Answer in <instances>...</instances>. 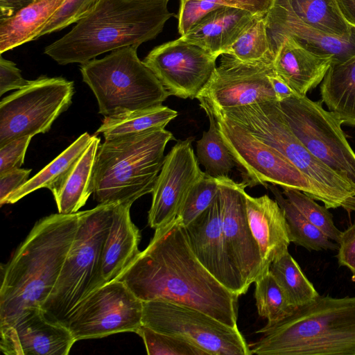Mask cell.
<instances>
[{
  "label": "cell",
  "mask_w": 355,
  "mask_h": 355,
  "mask_svg": "<svg viewBox=\"0 0 355 355\" xmlns=\"http://www.w3.org/2000/svg\"><path fill=\"white\" fill-rule=\"evenodd\" d=\"M178 116V112L165 105L105 116L96 134L105 140L164 129Z\"/></svg>",
  "instance_id": "obj_30"
},
{
  "label": "cell",
  "mask_w": 355,
  "mask_h": 355,
  "mask_svg": "<svg viewBox=\"0 0 355 355\" xmlns=\"http://www.w3.org/2000/svg\"><path fill=\"white\" fill-rule=\"evenodd\" d=\"M137 48H121L80 66L105 117L157 107L170 96L139 58Z\"/></svg>",
  "instance_id": "obj_8"
},
{
  "label": "cell",
  "mask_w": 355,
  "mask_h": 355,
  "mask_svg": "<svg viewBox=\"0 0 355 355\" xmlns=\"http://www.w3.org/2000/svg\"><path fill=\"white\" fill-rule=\"evenodd\" d=\"M221 0H180L178 32L184 35L209 12L223 6Z\"/></svg>",
  "instance_id": "obj_40"
},
{
  "label": "cell",
  "mask_w": 355,
  "mask_h": 355,
  "mask_svg": "<svg viewBox=\"0 0 355 355\" xmlns=\"http://www.w3.org/2000/svg\"><path fill=\"white\" fill-rule=\"evenodd\" d=\"M73 82L42 76L0 102V147L26 136L50 130L72 103Z\"/></svg>",
  "instance_id": "obj_10"
},
{
  "label": "cell",
  "mask_w": 355,
  "mask_h": 355,
  "mask_svg": "<svg viewBox=\"0 0 355 355\" xmlns=\"http://www.w3.org/2000/svg\"><path fill=\"white\" fill-rule=\"evenodd\" d=\"M137 334L143 339L149 355H207L184 339L157 332L143 324Z\"/></svg>",
  "instance_id": "obj_38"
},
{
  "label": "cell",
  "mask_w": 355,
  "mask_h": 355,
  "mask_svg": "<svg viewBox=\"0 0 355 355\" xmlns=\"http://www.w3.org/2000/svg\"><path fill=\"white\" fill-rule=\"evenodd\" d=\"M171 140L175 137L164 128L100 144L94 166V199L101 205L131 206L152 193Z\"/></svg>",
  "instance_id": "obj_5"
},
{
  "label": "cell",
  "mask_w": 355,
  "mask_h": 355,
  "mask_svg": "<svg viewBox=\"0 0 355 355\" xmlns=\"http://www.w3.org/2000/svg\"><path fill=\"white\" fill-rule=\"evenodd\" d=\"M269 80L271 83L272 89L275 94L277 101L297 95L281 78H279L275 71L269 76Z\"/></svg>",
  "instance_id": "obj_46"
},
{
  "label": "cell",
  "mask_w": 355,
  "mask_h": 355,
  "mask_svg": "<svg viewBox=\"0 0 355 355\" xmlns=\"http://www.w3.org/2000/svg\"><path fill=\"white\" fill-rule=\"evenodd\" d=\"M36 0H0V18L8 17Z\"/></svg>",
  "instance_id": "obj_47"
},
{
  "label": "cell",
  "mask_w": 355,
  "mask_h": 355,
  "mask_svg": "<svg viewBox=\"0 0 355 355\" xmlns=\"http://www.w3.org/2000/svg\"><path fill=\"white\" fill-rule=\"evenodd\" d=\"M101 139L96 135L92 136V141L65 183L53 196L58 213L73 214L83 207L90 195L93 193L92 178L96 153Z\"/></svg>",
  "instance_id": "obj_29"
},
{
  "label": "cell",
  "mask_w": 355,
  "mask_h": 355,
  "mask_svg": "<svg viewBox=\"0 0 355 355\" xmlns=\"http://www.w3.org/2000/svg\"><path fill=\"white\" fill-rule=\"evenodd\" d=\"M254 284L257 312L259 316L267 320L266 325L276 323L291 312L293 307L269 270L260 275Z\"/></svg>",
  "instance_id": "obj_34"
},
{
  "label": "cell",
  "mask_w": 355,
  "mask_h": 355,
  "mask_svg": "<svg viewBox=\"0 0 355 355\" xmlns=\"http://www.w3.org/2000/svg\"><path fill=\"white\" fill-rule=\"evenodd\" d=\"M270 47L276 74L300 96L320 85L334 61L333 56L315 53L288 35L277 39Z\"/></svg>",
  "instance_id": "obj_20"
},
{
  "label": "cell",
  "mask_w": 355,
  "mask_h": 355,
  "mask_svg": "<svg viewBox=\"0 0 355 355\" xmlns=\"http://www.w3.org/2000/svg\"><path fill=\"white\" fill-rule=\"evenodd\" d=\"M31 138L20 137L0 147V175L21 166Z\"/></svg>",
  "instance_id": "obj_41"
},
{
  "label": "cell",
  "mask_w": 355,
  "mask_h": 355,
  "mask_svg": "<svg viewBox=\"0 0 355 355\" xmlns=\"http://www.w3.org/2000/svg\"><path fill=\"white\" fill-rule=\"evenodd\" d=\"M221 200V220L225 250L245 289L264 273L259 245L251 231L243 182L230 176L216 178Z\"/></svg>",
  "instance_id": "obj_15"
},
{
  "label": "cell",
  "mask_w": 355,
  "mask_h": 355,
  "mask_svg": "<svg viewBox=\"0 0 355 355\" xmlns=\"http://www.w3.org/2000/svg\"><path fill=\"white\" fill-rule=\"evenodd\" d=\"M257 333L252 354L355 355V296L319 295Z\"/></svg>",
  "instance_id": "obj_4"
},
{
  "label": "cell",
  "mask_w": 355,
  "mask_h": 355,
  "mask_svg": "<svg viewBox=\"0 0 355 355\" xmlns=\"http://www.w3.org/2000/svg\"><path fill=\"white\" fill-rule=\"evenodd\" d=\"M200 107L209 118V128L196 141L198 162L204 166L205 173L214 178L229 176L236 163L219 133L211 110L203 103Z\"/></svg>",
  "instance_id": "obj_32"
},
{
  "label": "cell",
  "mask_w": 355,
  "mask_h": 355,
  "mask_svg": "<svg viewBox=\"0 0 355 355\" xmlns=\"http://www.w3.org/2000/svg\"><path fill=\"white\" fill-rule=\"evenodd\" d=\"M217 58L180 37L155 47L143 61L170 96L193 99L210 78Z\"/></svg>",
  "instance_id": "obj_16"
},
{
  "label": "cell",
  "mask_w": 355,
  "mask_h": 355,
  "mask_svg": "<svg viewBox=\"0 0 355 355\" xmlns=\"http://www.w3.org/2000/svg\"><path fill=\"white\" fill-rule=\"evenodd\" d=\"M184 230L189 246L201 264L229 291L239 296L245 294L247 291L225 250L219 191L211 205Z\"/></svg>",
  "instance_id": "obj_19"
},
{
  "label": "cell",
  "mask_w": 355,
  "mask_h": 355,
  "mask_svg": "<svg viewBox=\"0 0 355 355\" xmlns=\"http://www.w3.org/2000/svg\"><path fill=\"white\" fill-rule=\"evenodd\" d=\"M130 207H114L102 251L101 274L105 284L118 280L140 253V233L130 218Z\"/></svg>",
  "instance_id": "obj_24"
},
{
  "label": "cell",
  "mask_w": 355,
  "mask_h": 355,
  "mask_svg": "<svg viewBox=\"0 0 355 355\" xmlns=\"http://www.w3.org/2000/svg\"><path fill=\"white\" fill-rule=\"evenodd\" d=\"M118 280L142 301L163 300L187 306L237 327L239 296L198 261L178 216L155 230L146 248Z\"/></svg>",
  "instance_id": "obj_1"
},
{
  "label": "cell",
  "mask_w": 355,
  "mask_h": 355,
  "mask_svg": "<svg viewBox=\"0 0 355 355\" xmlns=\"http://www.w3.org/2000/svg\"><path fill=\"white\" fill-rule=\"evenodd\" d=\"M64 0H36L8 17L0 18V53L35 40Z\"/></svg>",
  "instance_id": "obj_25"
},
{
  "label": "cell",
  "mask_w": 355,
  "mask_h": 355,
  "mask_svg": "<svg viewBox=\"0 0 355 355\" xmlns=\"http://www.w3.org/2000/svg\"><path fill=\"white\" fill-rule=\"evenodd\" d=\"M24 79L15 62L0 57V96L13 89H19L29 83Z\"/></svg>",
  "instance_id": "obj_43"
},
{
  "label": "cell",
  "mask_w": 355,
  "mask_h": 355,
  "mask_svg": "<svg viewBox=\"0 0 355 355\" xmlns=\"http://www.w3.org/2000/svg\"><path fill=\"white\" fill-rule=\"evenodd\" d=\"M230 54L243 62L262 59L270 51L265 15L257 16L228 49Z\"/></svg>",
  "instance_id": "obj_35"
},
{
  "label": "cell",
  "mask_w": 355,
  "mask_h": 355,
  "mask_svg": "<svg viewBox=\"0 0 355 355\" xmlns=\"http://www.w3.org/2000/svg\"><path fill=\"white\" fill-rule=\"evenodd\" d=\"M338 244V263L352 272V280L355 282V223L342 232Z\"/></svg>",
  "instance_id": "obj_42"
},
{
  "label": "cell",
  "mask_w": 355,
  "mask_h": 355,
  "mask_svg": "<svg viewBox=\"0 0 355 355\" xmlns=\"http://www.w3.org/2000/svg\"><path fill=\"white\" fill-rule=\"evenodd\" d=\"M101 0H64L37 33L35 39L77 23L89 14Z\"/></svg>",
  "instance_id": "obj_39"
},
{
  "label": "cell",
  "mask_w": 355,
  "mask_h": 355,
  "mask_svg": "<svg viewBox=\"0 0 355 355\" xmlns=\"http://www.w3.org/2000/svg\"><path fill=\"white\" fill-rule=\"evenodd\" d=\"M78 223L79 211L43 217L1 266L0 327L10 324L27 307L42 306L59 277Z\"/></svg>",
  "instance_id": "obj_2"
},
{
  "label": "cell",
  "mask_w": 355,
  "mask_h": 355,
  "mask_svg": "<svg viewBox=\"0 0 355 355\" xmlns=\"http://www.w3.org/2000/svg\"><path fill=\"white\" fill-rule=\"evenodd\" d=\"M349 214L351 212H355V196L347 199L341 206Z\"/></svg>",
  "instance_id": "obj_49"
},
{
  "label": "cell",
  "mask_w": 355,
  "mask_h": 355,
  "mask_svg": "<svg viewBox=\"0 0 355 355\" xmlns=\"http://www.w3.org/2000/svg\"><path fill=\"white\" fill-rule=\"evenodd\" d=\"M257 16L242 9L223 6L209 12L180 37L218 57L227 53Z\"/></svg>",
  "instance_id": "obj_23"
},
{
  "label": "cell",
  "mask_w": 355,
  "mask_h": 355,
  "mask_svg": "<svg viewBox=\"0 0 355 355\" xmlns=\"http://www.w3.org/2000/svg\"><path fill=\"white\" fill-rule=\"evenodd\" d=\"M218 110L279 151L306 175L322 195L327 209L341 207L355 196V184L315 157L295 136L279 101H268L227 110Z\"/></svg>",
  "instance_id": "obj_7"
},
{
  "label": "cell",
  "mask_w": 355,
  "mask_h": 355,
  "mask_svg": "<svg viewBox=\"0 0 355 355\" xmlns=\"http://www.w3.org/2000/svg\"><path fill=\"white\" fill-rule=\"evenodd\" d=\"M210 108L219 133L247 187L268 184L298 189L315 200L323 198L309 178L279 151L263 143L218 109Z\"/></svg>",
  "instance_id": "obj_9"
},
{
  "label": "cell",
  "mask_w": 355,
  "mask_h": 355,
  "mask_svg": "<svg viewBox=\"0 0 355 355\" xmlns=\"http://www.w3.org/2000/svg\"><path fill=\"white\" fill-rule=\"evenodd\" d=\"M143 301L120 280L107 283L85 298L64 325L76 340L122 332L137 333L142 325Z\"/></svg>",
  "instance_id": "obj_13"
},
{
  "label": "cell",
  "mask_w": 355,
  "mask_h": 355,
  "mask_svg": "<svg viewBox=\"0 0 355 355\" xmlns=\"http://www.w3.org/2000/svg\"><path fill=\"white\" fill-rule=\"evenodd\" d=\"M321 101L343 123L355 127V55L332 64L320 87Z\"/></svg>",
  "instance_id": "obj_26"
},
{
  "label": "cell",
  "mask_w": 355,
  "mask_h": 355,
  "mask_svg": "<svg viewBox=\"0 0 355 355\" xmlns=\"http://www.w3.org/2000/svg\"><path fill=\"white\" fill-rule=\"evenodd\" d=\"M249 225L263 261L264 272L271 263L288 251L291 243L284 212L268 195L252 197L245 193Z\"/></svg>",
  "instance_id": "obj_22"
},
{
  "label": "cell",
  "mask_w": 355,
  "mask_h": 355,
  "mask_svg": "<svg viewBox=\"0 0 355 355\" xmlns=\"http://www.w3.org/2000/svg\"><path fill=\"white\" fill-rule=\"evenodd\" d=\"M219 191L216 179L204 173L187 193L178 214L184 227L188 225L213 202Z\"/></svg>",
  "instance_id": "obj_37"
},
{
  "label": "cell",
  "mask_w": 355,
  "mask_h": 355,
  "mask_svg": "<svg viewBox=\"0 0 355 355\" xmlns=\"http://www.w3.org/2000/svg\"><path fill=\"white\" fill-rule=\"evenodd\" d=\"M275 199L282 209L291 243L308 250H335L338 245L331 241L321 230L311 224L284 196L276 185H268Z\"/></svg>",
  "instance_id": "obj_31"
},
{
  "label": "cell",
  "mask_w": 355,
  "mask_h": 355,
  "mask_svg": "<svg viewBox=\"0 0 355 355\" xmlns=\"http://www.w3.org/2000/svg\"><path fill=\"white\" fill-rule=\"evenodd\" d=\"M114 207L98 204L79 211L78 229L60 274L41 307L50 321L64 325L73 310L105 284L101 274L102 251Z\"/></svg>",
  "instance_id": "obj_6"
},
{
  "label": "cell",
  "mask_w": 355,
  "mask_h": 355,
  "mask_svg": "<svg viewBox=\"0 0 355 355\" xmlns=\"http://www.w3.org/2000/svg\"><path fill=\"white\" fill-rule=\"evenodd\" d=\"M92 139V136L89 133L82 134L51 162L10 195L6 204L15 203L26 195L41 188H47L53 196L56 195L90 144Z\"/></svg>",
  "instance_id": "obj_27"
},
{
  "label": "cell",
  "mask_w": 355,
  "mask_h": 355,
  "mask_svg": "<svg viewBox=\"0 0 355 355\" xmlns=\"http://www.w3.org/2000/svg\"><path fill=\"white\" fill-rule=\"evenodd\" d=\"M279 103L290 128L305 147L331 169L355 184V152L342 130V121L306 95Z\"/></svg>",
  "instance_id": "obj_12"
},
{
  "label": "cell",
  "mask_w": 355,
  "mask_h": 355,
  "mask_svg": "<svg viewBox=\"0 0 355 355\" xmlns=\"http://www.w3.org/2000/svg\"><path fill=\"white\" fill-rule=\"evenodd\" d=\"M271 9L335 35L348 36L355 29L344 19L336 0H275Z\"/></svg>",
  "instance_id": "obj_28"
},
{
  "label": "cell",
  "mask_w": 355,
  "mask_h": 355,
  "mask_svg": "<svg viewBox=\"0 0 355 355\" xmlns=\"http://www.w3.org/2000/svg\"><path fill=\"white\" fill-rule=\"evenodd\" d=\"M224 6L248 11L254 15H266L275 0H221Z\"/></svg>",
  "instance_id": "obj_45"
},
{
  "label": "cell",
  "mask_w": 355,
  "mask_h": 355,
  "mask_svg": "<svg viewBox=\"0 0 355 355\" xmlns=\"http://www.w3.org/2000/svg\"><path fill=\"white\" fill-rule=\"evenodd\" d=\"M193 137L178 141L165 156L152 191L148 222L155 230L178 216L191 187L204 175L194 153Z\"/></svg>",
  "instance_id": "obj_17"
},
{
  "label": "cell",
  "mask_w": 355,
  "mask_h": 355,
  "mask_svg": "<svg viewBox=\"0 0 355 355\" xmlns=\"http://www.w3.org/2000/svg\"><path fill=\"white\" fill-rule=\"evenodd\" d=\"M0 349L6 355H67L76 342L65 325L50 321L40 306L24 309L0 327Z\"/></svg>",
  "instance_id": "obj_18"
},
{
  "label": "cell",
  "mask_w": 355,
  "mask_h": 355,
  "mask_svg": "<svg viewBox=\"0 0 355 355\" xmlns=\"http://www.w3.org/2000/svg\"><path fill=\"white\" fill-rule=\"evenodd\" d=\"M210 78L196 98L221 110L268 101H277L269 80L275 72L274 55L243 62L233 55H220Z\"/></svg>",
  "instance_id": "obj_14"
},
{
  "label": "cell",
  "mask_w": 355,
  "mask_h": 355,
  "mask_svg": "<svg viewBox=\"0 0 355 355\" xmlns=\"http://www.w3.org/2000/svg\"><path fill=\"white\" fill-rule=\"evenodd\" d=\"M169 0H101L67 34L44 48L61 65L83 64L126 46L155 38L174 15Z\"/></svg>",
  "instance_id": "obj_3"
},
{
  "label": "cell",
  "mask_w": 355,
  "mask_h": 355,
  "mask_svg": "<svg viewBox=\"0 0 355 355\" xmlns=\"http://www.w3.org/2000/svg\"><path fill=\"white\" fill-rule=\"evenodd\" d=\"M142 324L184 339L209 355H251L238 329L187 306L163 300L143 301Z\"/></svg>",
  "instance_id": "obj_11"
},
{
  "label": "cell",
  "mask_w": 355,
  "mask_h": 355,
  "mask_svg": "<svg viewBox=\"0 0 355 355\" xmlns=\"http://www.w3.org/2000/svg\"><path fill=\"white\" fill-rule=\"evenodd\" d=\"M31 169L17 168L0 175V205L6 204V199L13 192L25 184Z\"/></svg>",
  "instance_id": "obj_44"
},
{
  "label": "cell",
  "mask_w": 355,
  "mask_h": 355,
  "mask_svg": "<svg viewBox=\"0 0 355 355\" xmlns=\"http://www.w3.org/2000/svg\"><path fill=\"white\" fill-rule=\"evenodd\" d=\"M269 271L292 307L306 304L320 295L288 250L271 263Z\"/></svg>",
  "instance_id": "obj_33"
},
{
  "label": "cell",
  "mask_w": 355,
  "mask_h": 355,
  "mask_svg": "<svg viewBox=\"0 0 355 355\" xmlns=\"http://www.w3.org/2000/svg\"><path fill=\"white\" fill-rule=\"evenodd\" d=\"M282 193L311 224L338 243L342 232L334 225L333 215L325 206L298 189L283 188Z\"/></svg>",
  "instance_id": "obj_36"
},
{
  "label": "cell",
  "mask_w": 355,
  "mask_h": 355,
  "mask_svg": "<svg viewBox=\"0 0 355 355\" xmlns=\"http://www.w3.org/2000/svg\"><path fill=\"white\" fill-rule=\"evenodd\" d=\"M336 2L346 22L355 28V0H336Z\"/></svg>",
  "instance_id": "obj_48"
},
{
  "label": "cell",
  "mask_w": 355,
  "mask_h": 355,
  "mask_svg": "<svg viewBox=\"0 0 355 355\" xmlns=\"http://www.w3.org/2000/svg\"><path fill=\"white\" fill-rule=\"evenodd\" d=\"M265 19L270 45L277 39L288 35L315 53L333 56V64L345 62L355 55V29L348 36L335 35L272 9Z\"/></svg>",
  "instance_id": "obj_21"
}]
</instances>
